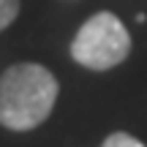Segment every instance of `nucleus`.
<instances>
[{
	"label": "nucleus",
	"instance_id": "f257e3e1",
	"mask_svg": "<svg viewBox=\"0 0 147 147\" xmlns=\"http://www.w3.org/2000/svg\"><path fill=\"white\" fill-rule=\"evenodd\" d=\"M60 84L41 63L8 65L0 76V125L8 131H33L55 109Z\"/></svg>",
	"mask_w": 147,
	"mask_h": 147
},
{
	"label": "nucleus",
	"instance_id": "f03ea898",
	"mask_svg": "<svg viewBox=\"0 0 147 147\" xmlns=\"http://www.w3.org/2000/svg\"><path fill=\"white\" fill-rule=\"evenodd\" d=\"M131 52V36L125 25L109 11L93 14L74 36L71 57L90 71H109Z\"/></svg>",
	"mask_w": 147,
	"mask_h": 147
},
{
	"label": "nucleus",
	"instance_id": "7ed1b4c3",
	"mask_svg": "<svg viewBox=\"0 0 147 147\" xmlns=\"http://www.w3.org/2000/svg\"><path fill=\"white\" fill-rule=\"evenodd\" d=\"M101 147H144V144L139 142L136 136L125 134V131H115V134H109V136H106V142L101 144Z\"/></svg>",
	"mask_w": 147,
	"mask_h": 147
},
{
	"label": "nucleus",
	"instance_id": "20e7f679",
	"mask_svg": "<svg viewBox=\"0 0 147 147\" xmlns=\"http://www.w3.org/2000/svg\"><path fill=\"white\" fill-rule=\"evenodd\" d=\"M19 14V0H0V33L11 25Z\"/></svg>",
	"mask_w": 147,
	"mask_h": 147
}]
</instances>
